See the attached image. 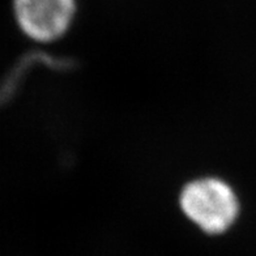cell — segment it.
Wrapping results in <instances>:
<instances>
[{
  "instance_id": "obj_1",
  "label": "cell",
  "mask_w": 256,
  "mask_h": 256,
  "mask_svg": "<svg viewBox=\"0 0 256 256\" xmlns=\"http://www.w3.org/2000/svg\"><path fill=\"white\" fill-rule=\"evenodd\" d=\"M180 206L192 222L209 234L229 229L238 216V200L229 186L212 178L190 183L180 195Z\"/></svg>"
},
{
  "instance_id": "obj_2",
  "label": "cell",
  "mask_w": 256,
  "mask_h": 256,
  "mask_svg": "<svg viewBox=\"0 0 256 256\" xmlns=\"http://www.w3.org/2000/svg\"><path fill=\"white\" fill-rule=\"evenodd\" d=\"M74 7V0H12L18 30L37 44L60 38L71 25Z\"/></svg>"
}]
</instances>
